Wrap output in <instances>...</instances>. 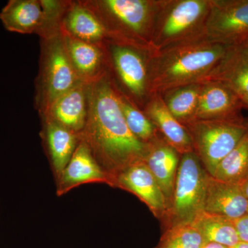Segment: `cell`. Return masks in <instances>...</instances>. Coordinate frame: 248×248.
Wrapping results in <instances>:
<instances>
[{"mask_svg":"<svg viewBox=\"0 0 248 248\" xmlns=\"http://www.w3.org/2000/svg\"><path fill=\"white\" fill-rule=\"evenodd\" d=\"M232 248H248V244L246 243L239 242V244H236Z\"/></svg>","mask_w":248,"mask_h":248,"instance_id":"cell-30","label":"cell"},{"mask_svg":"<svg viewBox=\"0 0 248 248\" xmlns=\"http://www.w3.org/2000/svg\"><path fill=\"white\" fill-rule=\"evenodd\" d=\"M88 114L79 140L89 147L94 159L110 179L136 161L144 159L148 144L129 130L121 109L115 85L106 73L87 84Z\"/></svg>","mask_w":248,"mask_h":248,"instance_id":"cell-1","label":"cell"},{"mask_svg":"<svg viewBox=\"0 0 248 248\" xmlns=\"http://www.w3.org/2000/svg\"><path fill=\"white\" fill-rule=\"evenodd\" d=\"M41 136L55 181L76 151L79 142V135L53 121L42 120Z\"/></svg>","mask_w":248,"mask_h":248,"instance_id":"cell-20","label":"cell"},{"mask_svg":"<svg viewBox=\"0 0 248 248\" xmlns=\"http://www.w3.org/2000/svg\"><path fill=\"white\" fill-rule=\"evenodd\" d=\"M205 35L232 46L248 41V0H210Z\"/></svg>","mask_w":248,"mask_h":248,"instance_id":"cell-9","label":"cell"},{"mask_svg":"<svg viewBox=\"0 0 248 248\" xmlns=\"http://www.w3.org/2000/svg\"><path fill=\"white\" fill-rule=\"evenodd\" d=\"M55 182L58 197L84 184L97 183L110 186L108 176L94 159L87 145L80 140L71 160Z\"/></svg>","mask_w":248,"mask_h":248,"instance_id":"cell-11","label":"cell"},{"mask_svg":"<svg viewBox=\"0 0 248 248\" xmlns=\"http://www.w3.org/2000/svg\"><path fill=\"white\" fill-rule=\"evenodd\" d=\"M208 174L194 151L181 156L172 203L161 221L164 231L192 223L203 211Z\"/></svg>","mask_w":248,"mask_h":248,"instance_id":"cell-6","label":"cell"},{"mask_svg":"<svg viewBox=\"0 0 248 248\" xmlns=\"http://www.w3.org/2000/svg\"><path fill=\"white\" fill-rule=\"evenodd\" d=\"M228 47L205 35L150 53L148 75L151 95L178 86L203 82Z\"/></svg>","mask_w":248,"mask_h":248,"instance_id":"cell-2","label":"cell"},{"mask_svg":"<svg viewBox=\"0 0 248 248\" xmlns=\"http://www.w3.org/2000/svg\"><path fill=\"white\" fill-rule=\"evenodd\" d=\"M36 103L41 117L58 98L81 81L72 65L61 32L42 39Z\"/></svg>","mask_w":248,"mask_h":248,"instance_id":"cell-7","label":"cell"},{"mask_svg":"<svg viewBox=\"0 0 248 248\" xmlns=\"http://www.w3.org/2000/svg\"><path fill=\"white\" fill-rule=\"evenodd\" d=\"M155 248H159V246H157V247Z\"/></svg>","mask_w":248,"mask_h":248,"instance_id":"cell-32","label":"cell"},{"mask_svg":"<svg viewBox=\"0 0 248 248\" xmlns=\"http://www.w3.org/2000/svg\"><path fill=\"white\" fill-rule=\"evenodd\" d=\"M112 187L136 196L156 218L162 221L167 211L164 194L143 160L133 163L122 170L115 177Z\"/></svg>","mask_w":248,"mask_h":248,"instance_id":"cell-10","label":"cell"},{"mask_svg":"<svg viewBox=\"0 0 248 248\" xmlns=\"http://www.w3.org/2000/svg\"><path fill=\"white\" fill-rule=\"evenodd\" d=\"M248 200L238 184L220 180L209 174L203 211L234 220L248 213Z\"/></svg>","mask_w":248,"mask_h":248,"instance_id":"cell-15","label":"cell"},{"mask_svg":"<svg viewBox=\"0 0 248 248\" xmlns=\"http://www.w3.org/2000/svg\"><path fill=\"white\" fill-rule=\"evenodd\" d=\"M206 243L232 248L240 242L234 221L228 217L203 211L193 222Z\"/></svg>","mask_w":248,"mask_h":248,"instance_id":"cell-23","label":"cell"},{"mask_svg":"<svg viewBox=\"0 0 248 248\" xmlns=\"http://www.w3.org/2000/svg\"><path fill=\"white\" fill-rule=\"evenodd\" d=\"M184 127L190 135L194 153L212 175L217 165L247 133L248 117L240 115L221 120H195Z\"/></svg>","mask_w":248,"mask_h":248,"instance_id":"cell-5","label":"cell"},{"mask_svg":"<svg viewBox=\"0 0 248 248\" xmlns=\"http://www.w3.org/2000/svg\"><path fill=\"white\" fill-rule=\"evenodd\" d=\"M206 241L195 225H179L165 230L159 248H203Z\"/></svg>","mask_w":248,"mask_h":248,"instance_id":"cell-26","label":"cell"},{"mask_svg":"<svg viewBox=\"0 0 248 248\" xmlns=\"http://www.w3.org/2000/svg\"><path fill=\"white\" fill-rule=\"evenodd\" d=\"M210 0H160L151 43L155 51L205 36Z\"/></svg>","mask_w":248,"mask_h":248,"instance_id":"cell-4","label":"cell"},{"mask_svg":"<svg viewBox=\"0 0 248 248\" xmlns=\"http://www.w3.org/2000/svg\"><path fill=\"white\" fill-rule=\"evenodd\" d=\"M6 30L21 34H40L45 13L38 0H11L0 13Z\"/></svg>","mask_w":248,"mask_h":248,"instance_id":"cell-21","label":"cell"},{"mask_svg":"<svg viewBox=\"0 0 248 248\" xmlns=\"http://www.w3.org/2000/svg\"><path fill=\"white\" fill-rule=\"evenodd\" d=\"M60 31L93 45L103 46L107 41V31L102 23L81 1H68L60 22Z\"/></svg>","mask_w":248,"mask_h":248,"instance_id":"cell-19","label":"cell"},{"mask_svg":"<svg viewBox=\"0 0 248 248\" xmlns=\"http://www.w3.org/2000/svg\"><path fill=\"white\" fill-rule=\"evenodd\" d=\"M245 107L246 108H248V99H246V100L244 101Z\"/></svg>","mask_w":248,"mask_h":248,"instance_id":"cell-31","label":"cell"},{"mask_svg":"<svg viewBox=\"0 0 248 248\" xmlns=\"http://www.w3.org/2000/svg\"><path fill=\"white\" fill-rule=\"evenodd\" d=\"M157 128L160 135L181 155L193 152L187 130L170 112L161 94H152L142 109Z\"/></svg>","mask_w":248,"mask_h":248,"instance_id":"cell-18","label":"cell"},{"mask_svg":"<svg viewBox=\"0 0 248 248\" xmlns=\"http://www.w3.org/2000/svg\"></svg>","mask_w":248,"mask_h":248,"instance_id":"cell-34","label":"cell"},{"mask_svg":"<svg viewBox=\"0 0 248 248\" xmlns=\"http://www.w3.org/2000/svg\"><path fill=\"white\" fill-rule=\"evenodd\" d=\"M240 242L248 244V214L233 220Z\"/></svg>","mask_w":248,"mask_h":248,"instance_id":"cell-27","label":"cell"},{"mask_svg":"<svg viewBox=\"0 0 248 248\" xmlns=\"http://www.w3.org/2000/svg\"><path fill=\"white\" fill-rule=\"evenodd\" d=\"M240 187H241V190H242L245 197H246L248 200V177L245 179L244 182L241 183Z\"/></svg>","mask_w":248,"mask_h":248,"instance_id":"cell-28","label":"cell"},{"mask_svg":"<svg viewBox=\"0 0 248 248\" xmlns=\"http://www.w3.org/2000/svg\"><path fill=\"white\" fill-rule=\"evenodd\" d=\"M117 92L121 109L129 130L142 143L145 144L151 143L159 136L157 128L130 99L118 89Z\"/></svg>","mask_w":248,"mask_h":248,"instance_id":"cell-25","label":"cell"},{"mask_svg":"<svg viewBox=\"0 0 248 248\" xmlns=\"http://www.w3.org/2000/svg\"><path fill=\"white\" fill-rule=\"evenodd\" d=\"M87 114V84L80 81L58 98L42 120L53 121L79 135L84 128Z\"/></svg>","mask_w":248,"mask_h":248,"instance_id":"cell-16","label":"cell"},{"mask_svg":"<svg viewBox=\"0 0 248 248\" xmlns=\"http://www.w3.org/2000/svg\"><path fill=\"white\" fill-rule=\"evenodd\" d=\"M102 23L107 42L153 53L151 40L160 0L81 1Z\"/></svg>","mask_w":248,"mask_h":248,"instance_id":"cell-3","label":"cell"},{"mask_svg":"<svg viewBox=\"0 0 248 248\" xmlns=\"http://www.w3.org/2000/svg\"><path fill=\"white\" fill-rule=\"evenodd\" d=\"M181 156L159 133L157 138L148 143L143 159L164 194L167 211L172 203Z\"/></svg>","mask_w":248,"mask_h":248,"instance_id":"cell-13","label":"cell"},{"mask_svg":"<svg viewBox=\"0 0 248 248\" xmlns=\"http://www.w3.org/2000/svg\"><path fill=\"white\" fill-rule=\"evenodd\" d=\"M224 182L241 185L248 176V130L212 174Z\"/></svg>","mask_w":248,"mask_h":248,"instance_id":"cell-24","label":"cell"},{"mask_svg":"<svg viewBox=\"0 0 248 248\" xmlns=\"http://www.w3.org/2000/svg\"><path fill=\"white\" fill-rule=\"evenodd\" d=\"M203 248H230L223 245L216 244V243L208 242L206 243Z\"/></svg>","mask_w":248,"mask_h":248,"instance_id":"cell-29","label":"cell"},{"mask_svg":"<svg viewBox=\"0 0 248 248\" xmlns=\"http://www.w3.org/2000/svg\"><path fill=\"white\" fill-rule=\"evenodd\" d=\"M207 80L220 81L229 86L243 102L248 99V42L228 46L205 81Z\"/></svg>","mask_w":248,"mask_h":248,"instance_id":"cell-17","label":"cell"},{"mask_svg":"<svg viewBox=\"0 0 248 248\" xmlns=\"http://www.w3.org/2000/svg\"><path fill=\"white\" fill-rule=\"evenodd\" d=\"M202 83L178 86L161 93L170 112L183 125L195 120Z\"/></svg>","mask_w":248,"mask_h":248,"instance_id":"cell-22","label":"cell"},{"mask_svg":"<svg viewBox=\"0 0 248 248\" xmlns=\"http://www.w3.org/2000/svg\"><path fill=\"white\" fill-rule=\"evenodd\" d=\"M104 46L108 73L114 84L142 110L151 96L148 75L151 53L113 42H106Z\"/></svg>","mask_w":248,"mask_h":248,"instance_id":"cell-8","label":"cell"},{"mask_svg":"<svg viewBox=\"0 0 248 248\" xmlns=\"http://www.w3.org/2000/svg\"></svg>","mask_w":248,"mask_h":248,"instance_id":"cell-33","label":"cell"},{"mask_svg":"<svg viewBox=\"0 0 248 248\" xmlns=\"http://www.w3.org/2000/svg\"><path fill=\"white\" fill-rule=\"evenodd\" d=\"M60 32L72 65L81 81L91 84L107 73L105 46L93 45Z\"/></svg>","mask_w":248,"mask_h":248,"instance_id":"cell-14","label":"cell"},{"mask_svg":"<svg viewBox=\"0 0 248 248\" xmlns=\"http://www.w3.org/2000/svg\"><path fill=\"white\" fill-rule=\"evenodd\" d=\"M241 98L229 86L220 81L202 83L195 120H221L242 115Z\"/></svg>","mask_w":248,"mask_h":248,"instance_id":"cell-12","label":"cell"}]
</instances>
